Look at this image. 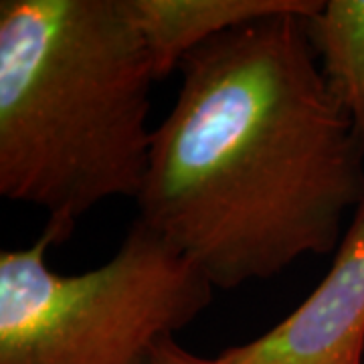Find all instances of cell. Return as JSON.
<instances>
[{"label":"cell","instance_id":"6da1fadb","mask_svg":"<svg viewBox=\"0 0 364 364\" xmlns=\"http://www.w3.org/2000/svg\"><path fill=\"white\" fill-rule=\"evenodd\" d=\"M178 71L138 219L219 289L336 251L346 213L364 200V144L326 85L304 16L229 28Z\"/></svg>","mask_w":364,"mask_h":364},{"label":"cell","instance_id":"7a4b0ae2","mask_svg":"<svg viewBox=\"0 0 364 364\" xmlns=\"http://www.w3.org/2000/svg\"><path fill=\"white\" fill-rule=\"evenodd\" d=\"M154 81L122 0L0 2V195L43 208L55 245L95 205L138 198Z\"/></svg>","mask_w":364,"mask_h":364},{"label":"cell","instance_id":"3957f363","mask_svg":"<svg viewBox=\"0 0 364 364\" xmlns=\"http://www.w3.org/2000/svg\"><path fill=\"white\" fill-rule=\"evenodd\" d=\"M51 235L0 253V364H152L156 346L213 299L195 263L140 219L114 257L53 272Z\"/></svg>","mask_w":364,"mask_h":364},{"label":"cell","instance_id":"277c9868","mask_svg":"<svg viewBox=\"0 0 364 364\" xmlns=\"http://www.w3.org/2000/svg\"><path fill=\"white\" fill-rule=\"evenodd\" d=\"M364 200L334 251L330 272L279 324L233 346L217 364H363Z\"/></svg>","mask_w":364,"mask_h":364},{"label":"cell","instance_id":"5b68a950","mask_svg":"<svg viewBox=\"0 0 364 364\" xmlns=\"http://www.w3.org/2000/svg\"><path fill=\"white\" fill-rule=\"evenodd\" d=\"M140 33L158 79L181 67L182 59L229 28L273 14L310 16L320 0H122Z\"/></svg>","mask_w":364,"mask_h":364},{"label":"cell","instance_id":"52a82bcc","mask_svg":"<svg viewBox=\"0 0 364 364\" xmlns=\"http://www.w3.org/2000/svg\"><path fill=\"white\" fill-rule=\"evenodd\" d=\"M152 364H217L215 358H203L196 356L193 352H188L186 348H182L181 344L174 340V336L164 338L156 346Z\"/></svg>","mask_w":364,"mask_h":364},{"label":"cell","instance_id":"8992f818","mask_svg":"<svg viewBox=\"0 0 364 364\" xmlns=\"http://www.w3.org/2000/svg\"><path fill=\"white\" fill-rule=\"evenodd\" d=\"M304 21L326 85L364 144V0H328Z\"/></svg>","mask_w":364,"mask_h":364}]
</instances>
